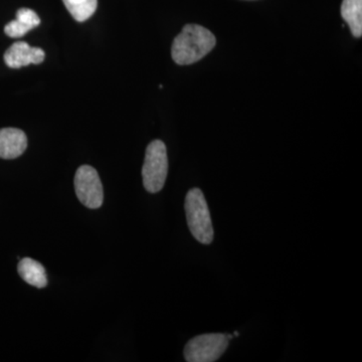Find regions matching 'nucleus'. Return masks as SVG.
<instances>
[{"mask_svg":"<svg viewBox=\"0 0 362 362\" xmlns=\"http://www.w3.org/2000/svg\"><path fill=\"white\" fill-rule=\"evenodd\" d=\"M216 44L211 30L199 25H187L173 40L171 57L177 65H192L213 51Z\"/></svg>","mask_w":362,"mask_h":362,"instance_id":"f257e3e1","label":"nucleus"},{"mask_svg":"<svg viewBox=\"0 0 362 362\" xmlns=\"http://www.w3.org/2000/svg\"><path fill=\"white\" fill-rule=\"evenodd\" d=\"M185 207L188 228L194 239L202 245L211 244L214 233L211 213L199 188H192L187 192Z\"/></svg>","mask_w":362,"mask_h":362,"instance_id":"f03ea898","label":"nucleus"},{"mask_svg":"<svg viewBox=\"0 0 362 362\" xmlns=\"http://www.w3.org/2000/svg\"><path fill=\"white\" fill-rule=\"evenodd\" d=\"M168 173V150L161 140H154L146 148L142 168L143 185L150 194L160 192Z\"/></svg>","mask_w":362,"mask_h":362,"instance_id":"7ed1b4c3","label":"nucleus"},{"mask_svg":"<svg viewBox=\"0 0 362 362\" xmlns=\"http://www.w3.org/2000/svg\"><path fill=\"white\" fill-rule=\"evenodd\" d=\"M228 337L221 333L202 334L192 338L185 347V358L188 362L218 361L228 346Z\"/></svg>","mask_w":362,"mask_h":362,"instance_id":"20e7f679","label":"nucleus"},{"mask_svg":"<svg viewBox=\"0 0 362 362\" xmlns=\"http://www.w3.org/2000/svg\"><path fill=\"white\" fill-rule=\"evenodd\" d=\"M76 194L78 201L88 209L101 207L104 202V190L96 169L90 165H82L76 173Z\"/></svg>","mask_w":362,"mask_h":362,"instance_id":"39448f33","label":"nucleus"},{"mask_svg":"<svg viewBox=\"0 0 362 362\" xmlns=\"http://www.w3.org/2000/svg\"><path fill=\"white\" fill-rule=\"evenodd\" d=\"M45 54L40 47H30L28 42H14L4 54V62L11 69L28 65H39L45 61Z\"/></svg>","mask_w":362,"mask_h":362,"instance_id":"423d86ee","label":"nucleus"},{"mask_svg":"<svg viewBox=\"0 0 362 362\" xmlns=\"http://www.w3.org/2000/svg\"><path fill=\"white\" fill-rule=\"evenodd\" d=\"M28 147V138L16 128L0 129V158L14 159L23 156Z\"/></svg>","mask_w":362,"mask_h":362,"instance_id":"0eeeda50","label":"nucleus"},{"mask_svg":"<svg viewBox=\"0 0 362 362\" xmlns=\"http://www.w3.org/2000/svg\"><path fill=\"white\" fill-rule=\"evenodd\" d=\"M40 18L35 11L30 8H21L16 13V20L7 23L4 33L9 37L18 39L23 37L33 28L40 25Z\"/></svg>","mask_w":362,"mask_h":362,"instance_id":"6e6552de","label":"nucleus"},{"mask_svg":"<svg viewBox=\"0 0 362 362\" xmlns=\"http://www.w3.org/2000/svg\"><path fill=\"white\" fill-rule=\"evenodd\" d=\"M18 274L28 284L42 289L47 285V276L45 267L35 259H21L18 266Z\"/></svg>","mask_w":362,"mask_h":362,"instance_id":"1a4fd4ad","label":"nucleus"},{"mask_svg":"<svg viewBox=\"0 0 362 362\" xmlns=\"http://www.w3.org/2000/svg\"><path fill=\"white\" fill-rule=\"evenodd\" d=\"M341 16L356 37L362 35V0H343Z\"/></svg>","mask_w":362,"mask_h":362,"instance_id":"9d476101","label":"nucleus"},{"mask_svg":"<svg viewBox=\"0 0 362 362\" xmlns=\"http://www.w3.org/2000/svg\"><path fill=\"white\" fill-rule=\"evenodd\" d=\"M64 4L74 18L78 23L89 20L95 13L98 0H63Z\"/></svg>","mask_w":362,"mask_h":362,"instance_id":"9b49d317","label":"nucleus"}]
</instances>
